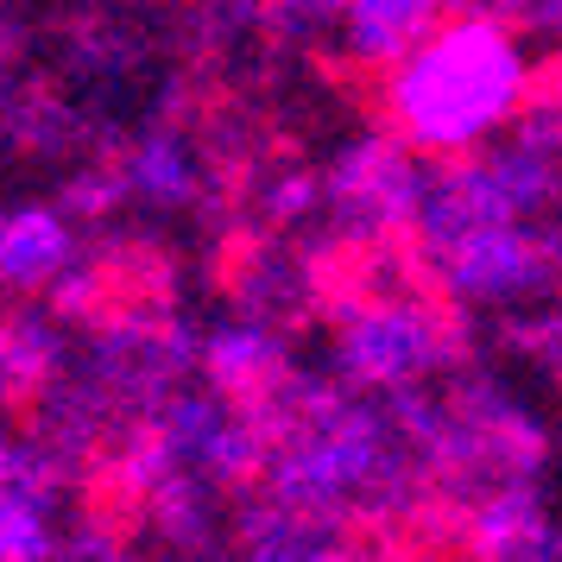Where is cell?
<instances>
[{"mask_svg": "<svg viewBox=\"0 0 562 562\" xmlns=\"http://www.w3.org/2000/svg\"><path fill=\"white\" fill-rule=\"evenodd\" d=\"M531 89L525 45L499 20L430 26L392 70V121L417 153L456 158L518 121Z\"/></svg>", "mask_w": 562, "mask_h": 562, "instance_id": "6da1fadb", "label": "cell"}, {"mask_svg": "<svg viewBox=\"0 0 562 562\" xmlns=\"http://www.w3.org/2000/svg\"><path fill=\"white\" fill-rule=\"evenodd\" d=\"M557 254H562L557 240H543L525 222H481V228L456 234L436 259H442V279H449L456 297H468V304H518V297L550 284Z\"/></svg>", "mask_w": 562, "mask_h": 562, "instance_id": "7a4b0ae2", "label": "cell"}, {"mask_svg": "<svg viewBox=\"0 0 562 562\" xmlns=\"http://www.w3.org/2000/svg\"><path fill=\"white\" fill-rule=\"evenodd\" d=\"M442 355V323L417 304H380L348 329V367L373 385L417 380Z\"/></svg>", "mask_w": 562, "mask_h": 562, "instance_id": "3957f363", "label": "cell"}, {"mask_svg": "<svg viewBox=\"0 0 562 562\" xmlns=\"http://www.w3.org/2000/svg\"><path fill=\"white\" fill-rule=\"evenodd\" d=\"M550 531V518H543V499H537V486L512 481L506 493H493L481 506V518H474V550H481V562H499L512 557V550H525L531 537Z\"/></svg>", "mask_w": 562, "mask_h": 562, "instance_id": "277c9868", "label": "cell"}, {"mask_svg": "<svg viewBox=\"0 0 562 562\" xmlns=\"http://www.w3.org/2000/svg\"><path fill=\"white\" fill-rule=\"evenodd\" d=\"M57 259H64V228L52 215H20L0 234V272L7 279H45Z\"/></svg>", "mask_w": 562, "mask_h": 562, "instance_id": "5b68a950", "label": "cell"}, {"mask_svg": "<svg viewBox=\"0 0 562 562\" xmlns=\"http://www.w3.org/2000/svg\"><path fill=\"white\" fill-rule=\"evenodd\" d=\"M518 13H531V20H562V0H506Z\"/></svg>", "mask_w": 562, "mask_h": 562, "instance_id": "8992f818", "label": "cell"}]
</instances>
